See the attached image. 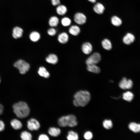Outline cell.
Masks as SVG:
<instances>
[{"instance_id": "cell-1", "label": "cell", "mask_w": 140, "mask_h": 140, "mask_svg": "<svg viewBox=\"0 0 140 140\" xmlns=\"http://www.w3.org/2000/svg\"><path fill=\"white\" fill-rule=\"evenodd\" d=\"M73 101L74 105L76 107H84L89 102L90 99V93L86 90H80L74 95Z\"/></svg>"}, {"instance_id": "cell-2", "label": "cell", "mask_w": 140, "mask_h": 140, "mask_svg": "<svg viewBox=\"0 0 140 140\" xmlns=\"http://www.w3.org/2000/svg\"><path fill=\"white\" fill-rule=\"evenodd\" d=\"M13 111L16 116L20 118H25L29 115L30 110L25 102L20 101L15 104L13 106Z\"/></svg>"}, {"instance_id": "cell-3", "label": "cell", "mask_w": 140, "mask_h": 140, "mask_svg": "<svg viewBox=\"0 0 140 140\" xmlns=\"http://www.w3.org/2000/svg\"><path fill=\"white\" fill-rule=\"evenodd\" d=\"M58 124L62 127H74L77 125L78 122L76 117L74 115H70L60 117L58 120Z\"/></svg>"}, {"instance_id": "cell-4", "label": "cell", "mask_w": 140, "mask_h": 140, "mask_svg": "<svg viewBox=\"0 0 140 140\" xmlns=\"http://www.w3.org/2000/svg\"><path fill=\"white\" fill-rule=\"evenodd\" d=\"M14 66L18 69L19 73L24 74L29 70L30 66L29 64L24 60L20 59L16 61L14 64Z\"/></svg>"}, {"instance_id": "cell-5", "label": "cell", "mask_w": 140, "mask_h": 140, "mask_svg": "<svg viewBox=\"0 0 140 140\" xmlns=\"http://www.w3.org/2000/svg\"><path fill=\"white\" fill-rule=\"evenodd\" d=\"M101 60V56L99 53L94 52L90 55L86 59V64L87 65L96 64Z\"/></svg>"}, {"instance_id": "cell-6", "label": "cell", "mask_w": 140, "mask_h": 140, "mask_svg": "<svg viewBox=\"0 0 140 140\" xmlns=\"http://www.w3.org/2000/svg\"><path fill=\"white\" fill-rule=\"evenodd\" d=\"M119 87L123 89H130L133 86V82L130 79L127 80L125 78H123L119 83Z\"/></svg>"}, {"instance_id": "cell-7", "label": "cell", "mask_w": 140, "mask_h": 140, "mask_svg": "<svg viewBox=\"0 0 140 140\" xmlns=\"http://www.w3.org/2000/svg\"><path fill=\"white\" fill-rule=\"evenodd\" d=\"M40 126L38 122L35 119L31 118L27 121V127L31 131L38 130Z\"/></svg>"}, {"instance_id": "cell-8", "label": "cell", "mask_w": 140, "mask_h": 140, "mask_svg": "<svg viewBox=\"0 0 140 140\" xmlns=\"http://www.w3.org/2000/svg\"><path fill=\"white\" fill-rule=\"evenodd\" d=\"M74 20L76 23L81 25L86 23V18L85 16L83 14L81 13H78L74 15Z\"/></svg>"}, {"instance_id": "cell-9", "label": "cell", "mask_w": 140, "mask_h": 140, "mask_svg": "<svg viewBox=\"0 0 140 140\" xmlns=\"http://www.w3.org/2000/svg\"><path fill=\"white\" fill-rule=\"evenodd\" d=\"M81 48L82 52L86 54H89L92 52L93 47L90 43L86 42L83 44Z\"/></svg>"}, {"instance_id": "cell-10", "label": "cell", "mask_w": 140, "mask_h": 140, "mask_svg": "<svg viewBox=\"0 0 140 140\" xmlns=\"http://www.w3.org/2000/svg\"><path fill=\"white\" fill-rule=\"evenodd\" d=\"M134 36L130 33H127L123 38V43L126 45H130L135 40Z\"/></svg>"}, {"instance_id": "cell-11", "label": "cell", "mask_w": 140, "mask_h": 140, "mask_svg": "<svg viewBox=\"0 0 140 140\" xmlns=\"http://www.w3.org/2000/svg\"><path fill=\"white\" fill-rule=\"evenodd\" d=\"M23 31L21 28L16 27L13 29L12 36L15 39H17L21 37L22 36Z\"/></svg>"}, {"instance_id": "cell-12", "label": "cell", "mask_w": 140, "mask_h": 140, "mask_svg": "<svg viewBox=\"0 0 140 140\" xmlns=\"http://www.w3.org/2000/svg\"><path fill=\"white\" fill-rule=\"evenodd\" d=\"M46 60L48 63L52 64H55L58 62V59L57 56L54 54H50L46 58Z\"/></svg>"}, {"instance_id": "cell-13", "label": "cell", "mask_w": 140, "mask_h": 140, "mask_svg": "<svg viewBox=\"0 0 140 140\" xmlns=\"http://www.w3.org/2000/svg\"><path fill=\"white\" fill-rule=\"evenodd\" d=\"M68 36L67 34L65 32L59 34L58 37V41L61 43L64 44L66 43L68 41Z\"/></svg>"}, {"instance_id": "cell-14", "label": "cell", "mask_w": 140, "mask_h": 140, "mask_svg": "<svg viewBox=\"0 0 140 140\" xmlns=\"http://www.w3.org/2000/svg\"><path fill=\"white\" fill-rule=\"evenodd\" d=\"M94 11L97 13L99 14H102L104 10V6L101 3H97L93 7Z\"/></svg>"}, {"instance_id": "cell-15", "label": "cell", "mask_w": 140, "mask_h": 140, "mask_svg": "<svg viewBox=\"0 0 140 140\" xmlns=\"http://www.w3.org/2000/svg\"><path fill=\"white\" fill-rule=\"evenodd\" d=\"M38 72L40 76L44 78H48L50 77L49 73L44 67L41 66L40 67Z\"/></svg>"}, {"instance_id": "cell-16", "label": "cell", "mask_w": 140, "mask_h": 140, "mask_svg": "<svg viewBox=\"0 0 140 140\" xmlns=\"http://www.w3.org/2000/svg\"><path fill=\"white\" fill-rule=\"evenodd\" d=\"M129 129L135 133H138L140 132V124L135 122L130 123L128 126Z\"/></svg>"}, {"instance_id": "cell-17", "label": "cell", "mask_w": 140, "mask_h": 140, "mask_svg": "<svg viewBox=\"0 0 140 140\" xmlns=\"http://www.w3.org/2000/svg\"><path fill=\"white\" fill-rule=\"evenodd\" d=\"M87 69L88 71L95 73H99L100 72V68L96 64L87 65Z\"/></svg>"}, {"instance_id": "cell-18", "label": "cell", "mask_w": 140, "mask_h": 140, "mask_svg": "<svg viewBox=\"0 0 140 140\" xmlns=\"http://www.w3.org/2000/svg\"><path fill=\"white\" fill-rule=\"evenodd\" d=\"M61 131L60 129L55 127H51L48 130V133L51 136L57 137L60 134Z\"/></svg>"}, {"instance_id": "cell-19", "label": "cell", "mask_w": 140, "mask_h": 140, "mask_svg": "<svg viewBox=\"0 0 140 140\" xmlns=\"http://www.w3.org/2000/svg\"><path fill=\"white\" fill-rule=\"evenodd\" d=\"M102 45L103 48L106 50H110L112 48V45L110 41L108 39H105L102 41Z\"/></svg>"}, {"instance_id": "cell-20", "label": "cell", "mask_w": 140, "mask_h": 140, "mask_svg": "<svg viewBox=\"0 0 140 140\" xmlns=\"http://www.w3.org/2000/svg\"><path fill=\"white\" fill-rule=\"evenodd\" d=\"M69 32L72 35L76 36L80 33V29L79 27L76 25H72L69 28Z\"/></svg>"}, {"instance_id": "cell-21", "label": "cell", "mask_w": 140, "mask_h": 140, "mask_svg": "<svg viewBox=\"0 0 140 140\" xmlns=\"http://www.w3.org/2000/svg\"><path fill=\"white\" fill-rule=\"evenodd\" d=\"M11 124L12 128L15 130H18L21 129L22 125L21 122L18 120L14 119L11 122Z\"/></svg>"}, {"instance_id": "cell-22", "label": "cell", "mask_w": 140, "mask_h": 140, "mask_svg": "<svg viewBox=\"0 0 140 140\" xmlns=\"http://www.w3.org/2000/svg\"><path fill=\"white\" fill-rule=\"evenodd\" d=\"M56 11L59 15L63 16L66 13L67 9L66 6L64 5H59L56 8Z\"/></svg>"}, {"instance_id": "cell-23", "label": "cell", "mask_w": 140, "mask_h": 140, "mask_svg": "<svg viewBox=\"0 0 140 140\" xmlns=\"http://www.w3.org/2000/svg\"><path fill=\"white\" fill-rule=\"evenodd\" d=\"M29 37L31 41L34 42H36L39 39L40 35L38 32L33 31L30 34Z\"/></svg>"}, {"instance_id": "cell-24", "label": "cell", "mask_w": 140, "mask_h": 140, "mask_svg": "<svg viewBox=\"0 0 140 140\" xmlns=\"http://www.w3.org/2000/svg\"><path fill=\"white\" fill-rule=\"evenodd\" d=\"M134 97L133 94L129 91L124 92L123 94V99L128 102H131L133 100Z\"/></svg>"}, {"instance_id": "cell-25", "label": "cell", "mask_w": 140, "mask_h": 140, "mask_svg": "<svg viewBox=\"0 0 140 140\" xmlns=\"http://www.w3.org/2000/svg\"><path fill=\"white\" fill-rule=\"evenodd\" d=\"M59 22V19L56 17L53 16L51 17L49 19L48 23L49 25L52 27L57 26Z\"/></svg>"}, {"instance_id": "cell-26", "label": "cell", "mask_w": 140, "mask_h": 140, "mask_svg": "<svg viewBox=\"0 0 140 140\" xmlns=\"http://www.w3.org/2000/svg\"><path fill=\"white\" fill-rule=\"evenodd\" d=\"M79 137L78 134L72 131H70L68 132L67 138L69 140H77L78 139Z\"/></svg>"}, {"instance_id": "cell-27", "label": "cell", "mask_w": 140, "mask_h": 140, "mask_svg": "<svg viewBox=\"0 0 140 140\" xmlns=\"http://www.w3.org/2000/svg\"><path fill=\"white\" fill-rule=\"evenodd\" d=\"M111 21L112 24L115 26H119L122 23L121 20L116 16H114L111 18Z\"/></svg>"}, {"instance_id": "cell-28", "label": "cell", "mask_w": 140, "mask_h": 140, "mask_svg": "<svg viewBox=\"0 0 140 140\" xmlns=\"http://www.w3.org/2000/svg\"><path fill=\"white\" fill-rule=\"evenodd\" d=\"M20 137L23 140H31L32 138V136L30 133L26 131L22 132Z\"/></svg>"}, {"instance_id": "cell-29", "label": "cell", "mask_w": 140, "mask_h": 140, "mask_svg": "<svg viewBox=\"0 0 140 140\" xmlns=\"http://www.w3.org/2000/svg\"><path fill=\"white\" fill-rule=\"evenodd\" d=\"M103 125L105 129H109L112 128L113 123L111 120H105L103 122Z\"/></svg>"}, {"instance_id": "cell-30", "label": "cell", "mask_w": 140, "mask_h": 140, "mask_svg": "<svg viewBox=\"0 0 140 140\" xmlns=\"http://www.w3.org/2000/svg\"><path fill=\"white\" fill-rule=\"evenodd\" d=\"M61 23L64 26H68L69 25L71 24V20L69 18L65 17L62 19L61 20Z\"/></svg>"}, {"instance_id": "cell-31", "label": "cell", "mask_w": 140, "mask_h": 140, "mask_svg": "<svg viewBox=\"0 0 140 140\" xmlns=\"http://www.w3.org/2000/svg\"><path fill=\"white\" fill-rule=\"evenodd\" d=\"M84 138L88 140L91 139L93 137V135L92 133L89 131L86 132L84 135Z\"/></svg>"}, {"instance_id": "cell-32", "label": "cell", "mask_w": 140, "mask_h": 140, "mask_svg": "<svg viewBox=\"0 0 140 140\" xmlns=\"http://www.w3.org/2000/svg\"><path fill=\"white\" fill-rule=\"evenodd\" d=\"M48 34L50 36H54L56 33V30L53 28L49 29L47 31Z\"/></svg>"}, {"instance_id": "cell-33", "label": "cell", "mask_w": 140, "mask_h": 140, "mask_svg": "<svg viewBox=\"0 0 140 140\" xmlns=\"http://www.w3.org/2000/svg\"><path fill=\"white\" fill-rule=\"evenodd\" d=\"M38 139L39 140H48L49 138L46 135L43 134L39 136Z\"/></svg>"}, {"instance_id": "cell-34", "label": "cell", "mask_w": 140, "mask_h": 140, "mask_svg": "<svg viewBox=\"0 0 140 140\" xmlns=\"http://www.w3.org/2000/svg\"><path fill=\"white\" fill-rule=\"evenodd\" d=\"M52 4L54 6L59 5L60 3V0H51Z\"/></svg>"}, {"instance_id": "cell-35", "label": "cell", "mask_w": 140, "mask_h": 140, "mask_svg": "<svg viewBox=\"0 0 140 140\" xmlns=\"http://www.w3.org/2000/svg\"><path fill=\"white\" fill-rule=\"evenodd\" d=\"M5 125L3 122L0 120V132L3 130L4 129Z\"/></svg>"}, {"instance_id": "cell-36", "label": "cell", "mask_w": 140, "mask_h": 140, "mask_svg": "<svg viewBox=\"0 0 140 140\" xmlns=\"http://www.w3.org/2000/svg\"><path fill=\"white\" fill-rule=\"evenodd\" d=\"M3 108L2 104H0V115H1L3 113Z\"/></svg>"}, {"instance_id": "cell-37", "label": "cell", "mask_w": 140, "mask_h": 140, "mask_svg": "<svg viewBox=\"0 0 140 140\" xmlns=\"http://www.w3.org/2000/svg\"><path fill=\"white\" fill-rule=\"evenodd\" d=\"M89 1L93 3H95L96 2V0H88Z\"/></svg>"}, {"instance_id": "cell-38", "label": "cell", "mask_w": 140, "mask_h": 140, "mask_svg": "<svg viewBox=\"0 0 140 140\" xmlns=\"http://www.w3.org/2000/svg\"></svg>"}]
</instances>
